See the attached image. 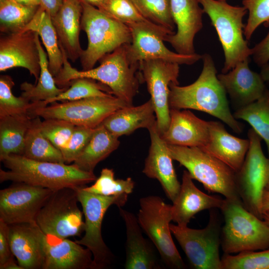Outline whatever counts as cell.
<instances>
[{
    "label": "cell",
    "instance_id": "obj_7",
    "mask_svg": "<svg viewBox=\"0 0 269 269\" xmlns=\"http://www.w3.org/2000/svg\"><path fill=\"white\" fill-rule=\"evenodd\" d=\"M168 145L173 159L185 167L192 179L209 192L241 201L236 186V172L228 165L199 147Z\"/></svg>",
    "mask_w": 269,
    "mask_h": 269
},
{
    "label": "cell",
    "instance_id": "obj_25",
    "mask_svg": "<svg viewBox=\"0 0 269 269\" xmlns=\"http://www.w3.org/2000/svg\"><path fill=\"white\" fill-rule=\"evenodd\" d=\"M82 9L80 0H64L57 13L51 16L59 46L73 62L80 58L83 50L79 41Z\"/></svg>",
    "mask_w": 269,
    "mask_h": 269
},
{
    "label": "cell",
    "instance_id": "obj_55",
    "mask_svg": "<svg viewBox=\"0 0 269 269\" xmlns=\"http://www.w3.org/2000/svg\"><path fill=\"white\" fill-rule=\"evenodd\" d=\"M265 190H267V191H269V180H268V182L267 183V184L266 185Z\"/></svg>",
    "mask_w": 269,
    "mask_h": 269
},
{
    "label": "cell",
    "instance_id": "obj_18",
    "mask_svg": "<svg viewBox=\"0 0 269 269\" xmlns=\"http://www.w3.org/2000/svg\"><path fill=\"white\" fill-rule=\"evenodd\" d=\"M198 0H170L171 12L176 26L175 32L164 41L169 43L176 52L195 54L194 38L203 27L204 11Z\"/></svg>",
    "mask_w": 269,
    "mask_h": 269
},
{
    "label": "cell",
    "instance_id": "obj_32",
    "mask_svg": "<svg viewBox=\"0 0 269 269\" xmlns=\"http://www.w3.org/2000/svg\"><path fill=\"white\" fill-rule=\"evenodd\" d=\"M29 115L0 117V160L15 154L22 155L25 138L32 119Z\"/></svg>",
    "mask_w": 269,
    "mask_h": 269
},
{
    "label": "cell",
    "instance_id": "obj_5",
    "mask_svg": "<svg viewBox=\"0 0 269 269\" xmlns=\"http://www.w3.org/2000/svg\"><path fill=\"white\" fill-rule=\"evenodd\" d=\"M220 210L224 220L221 235L224 254L269 249V227L263 219L248 211L241 201L225 199Z\"/></svg>",
    "mask_w": 269,
    "mask_h": 269
},
{
    "label": "cell",
    "instance_id": "obj_50",
    "mask_svg": "<svg viewBox=\"0 0 269 269\" xmlns=\"http://www.w3.org/2000/svg\"><path fill=\"white\" fill-rule=\"evenodd\" d=\"M269 210V191L265 190L262 201V212Z\"/></svg>",
    "mask_w": 269,
    "mask_h": 269
},
{
    "label": "cell",
    "instance_id": "obj_28",
    "mask_svg": "<svg viewBox=\"0 0 269 269\" xmlns=\"http://www.w3.org/2000/svg\"><path fill=\"white\" fill-rule=\"evenodd\" d=\"M156 123L155 110L149 99L139 106H129L116 110L105 119L101 125L119 137L130 134L139 128L148 130Z\"/></svg>",
    "mask_w": 269,
    "mask_h": 269
},
{
    "label": "cell",
    "instance_id": "obj_30",
    "mask_svg": "<svg viewBox=\"0 0 269 269\" xmlns=\"http://www.w3.org/2000/svg\"><path fill=\"white\" fill-rule=\"evenodd\" d=\"M25 30L35 31L41 37L46 50L49 70L54 77L56 76L63 67V59L51 16L40 6L23 30Z\"/></svg>",
    "mask_w": 269,
    "mask_h": 269
},
{
    "label": "cell",
    "instance_id": "obj_8",
    "mask_svg": "<svg viewBox=\"0 0 269 269\" xmlns=\"http://www.w3.org/2000/svg\"><path fill=\"white\" fill-rule=\"evenodd\" d=\"M83 187L76 188V190L85 217V234L75 242L92 253L93 269H106L113 262L114 256L102 237L103 218L111 205H116L118 208L124 206L128 201V195L105 196L87 192Z\"/></svg>",
    "mask_w": 269,
    "mask_h": 269
},
{
    "label": "cell",
    "instance_id": "obj_6",
    "mask_svg": "<svg viewBox=\"0 0 269 269\" xmlns=\"http://www.w3.org/2000/svg\"><path fill=\"white\" fill-rule=\"evenodd\" d=\"M198 1L215 28L223 50L225 61L222 73H227L239 62L249 59L252 48L243 36L245 25L243 20L248 12L246 8L220 0Z\"/></svg>",
    "mask_w": 269,
    "mask_h": 269
},
{
    "label": "cell",
    "instance_id": "obj_38",
    "mask_svg": "<svg viewBox=\"0 0 269 269\" xmlns=\"http://www.w3.org/2000/svg\"><path fill=\"white\" fill-rule=\"evenodd\" d=\"M14 86L12 78L8 75L0 76V117L5 116L29 115L34 105L27 99L15 96L11 89Z\"/></svg>",
    "mask_w": 269,
    "mask_h": 269
},
{
    "label": "cell",
    "instance_id": "obj_22",
    "mask_svg": "<svg viewBox=\"0 0 269 269\" xmlns=\"http://www.w3.org/2000/svg\"><path fill=\"white\" fill-rule=\"evenodd\" d=\"M225 202L221 197L209 195L199 189L187 170H184L179 192L171 205L172 220L177 225L187 226L198 212L220 209Z\"/></svg>",
    "mask_w": 269,
    "mask_h": 269
},
{
    "label": "cell",
    "instance_id": "obj_43",
    "mask_svg": "<svg viewBox=\"0 0 269 269\" xmlns=\"http://www.w3.org/2000/svg\"><path fill=\"white\" fill-rule=\"evenodd\" d=\"M75 126L68 121L58 119H45L39 125L43 135L59 150L70 138Z\"/></svg>",
    "mask_w": 269,
    "mask_h": 269
},
{
    "label": "cell",
    "instance_id": "obj_2",
    "mask_svg": "<svg viewBox=\"0 0 269 269\" xmlns=\"http://www.w3.org/2000/svg\"><path fill=\"white\" fill-rule=\"evenodd\" d=\"M127 44L122 45L104 56L97 67L88 70L79 71L73 68L68 61L63 48V65L55 77L57 86L60 88L69 87V82L79 78H88L96 80L108 86L113 95L129 105L137 94L143 80L139 64L132 63L127 54Z\"/></svg>",
    "mask_w": 269,
    "mask_h": 269
},
{
    "label": "cell",
    "instance_id": "obj_36",
    "mask_svg": "<svg viewBox=\"0 0 269 269\" xmlns=\"http://www.w3.org/2000/svg\"><path fill=\"white\" fill-rule=\"evenodd\" d=\"M39 6L23 4L14 0H6L0 3V32L7 34L23 30Z\"/></svg>",
    "mask_w": 269,
    "mask_h": 269
},
{
    "label": "cell",
    "instance_id": "obj_3",
    "mask_svg": "<svg viewBox=\"0 0 269 269\" xmlns=\"http://www.w3.org/2000/svg\"><path fill=\"white\" fill-rule=\"evenodd\" d=\"M8 169H0V182H23L55 191L64 188L76 189L95 181L94 172L81 170L75 165L39 161L11 154L0 160Z\"/></svg>",
    "mask_w": 269,
    "mask_h": 269
},
{
    "label": "cell",
    "instance_id": "obj_13",
    "mask_svg": "<svg viewBox=\"0 0 269 269\" xmlns=\"http://www.w3.org/2000/svg\"><path fill=\"white\" fill-rule=\"evenodd\" d=\"M76 189L53 191L38 213L36 223L45 234L60 238L80 236L85 230Z\"/></svg>",
    "mask_w": 269,
    "mask_h": 269
},
{
    "label": "cell",
    "instance_id": "obj_10",
    "mask_svg": "<svg viewBox=\"0 0 269 269\" xmlns=\"http://www.w3.org/2000/svg\"><path fill=\"white\" fill-rule=\"evenodd\" d=\"M137 219L142 230L154 245L165 266L173 269L186 268L171 236V205L165 203L163 199L156 195L142 197L139 199Z\"/></svg>",
    "mask_w": 269,
    "mask_h": 269
},
{
    "label": "cell",
    "instance_id": "obj_39",
    "mask_svg": "<svg viewBox=\"0 0 269 269\" xmlns=\"http://www.w3.org/2000/svg\"><path fill=\"white\" fill-rule=\"evenodd\" d=\"M66 90L49 101L50 104L57 101H74L86 98L113 95L106 85L88 78H79L71 81Z\"/></svg>",
    "mask_w": 269,
    "mask_h": 269
},
{
    "label": "cell",
    "instance_id": "obj_26",
    "mask_svg": "<svg viewBox=\"0 0 269 269\" xmlns=\"http://www.w3.org/2000/svg\"><path fill=\"white\" fill-rule=\"evenodd\" d=\"M209 131L208 140L201 149L238 172L248 150L249 139L231 134L224 126L218 121H209Z\"/></svg>",
    "mask_w": 269,
    "mask_h": 269
},
{
    "label": "cell",
    "instance_id": "obj_37",
    "mask_svg": "<svg viewBox=\"0 0 269 269\" xmlns=\"http://www.w3.org/2000/svg\"><path fill=\"white\" fill-rule=\"evenodd\" d=\"M140 13L153 24L173 34L175 24L171 12L170 0H131Z\"/></svg>",
    "mask_w": 269,
    "mask_h": 269
},
{
    "label": "cell",
    "instance_id": "obj_21",
    "mask_svg": "<svg viewBox=\"0 0 269 269\" xmlns=\"http://www.w3.org/2000/svg\"><path fill=\"white\" fill-rule=\"evenodd\" d=\"M10 248L23 269H43L44 233L34 223L8 225Z\"/></svg>",
    "mask_w": 269,
    "mask_h": 269
},
{
    "label": "cell",
    "instance_id": "obj_16",
    "mask_svg": "<svg viewBox=\"0 0 269 269\" xmlns=\"http://www.w3.org/2000/svg\"><path fill=\"white\" fill-rule=\"evenodd\" d=\"M39 35L31 30L4 34L0 38V71L15 67L27 69L38 81L40 72L37 40Z\"/></svg>",
    "mask_w": 269,
    "mask_h": 269
},
{
    "label": "cell",
    "instance_id": "obj_51",
    "mask_svg": "<svg viewBox=\"0 0 269 269\" xmlns=\"http://www.w3.org/2000/svg\"><path fill=\"white\" fill-rule=\"evenodd\" d=\"M81 2L87 3L100 9L106 0H80Z\"/></svg>",
    "mask_w": 269,
    "mask_h": 269
},
{
    "label": "cell",
    "instance_id": "obj_24",
    "mask_svg": "<svg viewBox=\"0 0 269 269\" xmlns=\"http://www.w3.org/2000/svg\"><path fill=\"white\" fill-rule=\"evenodd\" d=\"M209 135V121L198 118L187 109H170L168 128L161 136L168 144L201 149Z\"/></svg>",
    "mask_w": 269,
    "mask_h": 269
},
{
    "label": "cell",
    "instance_id": "obj_56",
    "mask_svg": "<svg viewBox=\"0 0 269 269\" xmlns=\"http://www.w3.org/2000/svg\"><path fill=\"white\" fill-rule=\"evenodd\" d=\"M220 0L226 1L227 0Z\"/></svg>",
    "mask_w": 269,
    "mask_h": 269
},
{
    "label": "cell",
    "instance_id": "obj_52",
    "mask_svg": "<svg viewBox=\"0 0 269 269\" xmlns=\"http://www.w3.org/2000/svg\"><path fill=\"white\" fill-rule=\"evenodd\" d=\"M25 5L39 6L41 5L40 0H26Z\"/></svg>",
    "mask_w": 269,
    "mask_h": 269
},
{
    "label": "cell",
    "instance_id": "obj_46",
    "mask_svg": "<svg viewBox=\"0 0 269 269\" xmlns=\"http://www.w3.org/2000/svg\"><path fill=\"white\" fill-rule=\"evenodd\" d=\"M254 62L261 67L269 62V31L260 42L252 48Z\"/></svg>",
    "mask_w": 269,
    "mask_h": 269
},
{
    "label": "cell",
    "instance_id": "obj_9",
    "mask_svg": "<svg viewBox=\"0 0 269 269\" xmlns=\"http://www.w3.org/2000/svg\"><path fill=\"white\" fill-rule=\"evenodd\" d=\"M62 102H55L49 106L43 102H35L31 114L44 120L61 119L75 126L95 129L112 113L130 106L113 95Z\"/></svg>",
    "mask_w": 269,
    "mask_h": 269
},
{
    "label": "cell",
    "instance_id": "obj_15",
    "mask_svg": "<svg viewBox=\"0 0 269 269\" xmlns=\"http://www.w3.org/2000/svg\"><path fill=\"white\" fill-rule=\"evenodd\" d=\"M0 191V220L8 225L36 223L37 216L53 191L23 182Z\"/></svg>",
    "mask_w": 269,
    "mask_h": 269
},
{
    "label": "cell",
    "instance_id": "obj_14",
    "mask_svg": "<svg viewBox=\"0 0 269 269\" xmlns=\"http://www.w3.org/2000/svg\"><path fill=\"white\" fill-rule=\"evenodd\" d=\"M139 68L155 110L158 131L162 134L170 122L169 94L171 84L179 85V64L160 60L142 61Z\"/></svg>",
    "mask_w": 269,
    "mask_h": 269
},
{
    "label": "cell",
    "instance_id": "obj_31",
    "mask_svg": "<svg viewBox=\"0 0 269 269\" xmlns=\"http://www.w3.org/2000/svg\"><path fill=\"white\" fill-rule=\"evenodd\" d=\"M40 56V72L38 81L35 84L24 82L20 85L22 91L21 96L31 103L43 102L47 105L49 101L58 96L69 87L60 88L55 83L54 76L49 69L47 53L39 40H37Z\"/></svg>",
    "mask_w": 269,
    "mask_h": 269
},
{
    "label": "cell",
    "instance_id": "obj_29",
    "mask_svg": "<svg viewBox=\"0 0 269 269\" xmlns=\"http://www.w3.org/2000/svg\"><path fill=\"white\" fill-rule=\"evenodd\" d=\"M119 144V137L101 124L95 129L88 143L73 164L82 170L93 172L98 163L115 150Z\"/></svg>",
    "mask_w": 269,
    "mask_h": 269
},
{
    "label": "cell",
    "instance_id": "obj_45",
    "mask_svg": "<svg viewBox=\"0 0 269 269\" xmlns=\"http://www.w3.org/2000/svg\"><path fill=\"white\" fill-rule=\"evenodd\" d=\"M14 259L9 239L8 225L0 220V267Z\"/></svg>",
    "mask_w": 269,
    "mask_h": 269
},
{
    "label": "cell",
    "instance_id": "obj_53",
    "mask_svg": "<svg viewBox=\"0 0 269 269\" xmlns=\"http://www.w3.org/2000/svg\"><path fill=\"white\" fill-rule=\"evenodd\" d=\"M263 219L269 227V210L263 212Z\"/></svg>",
    "mask_w": 269,
    "mask_h": 269
},
{
    "label": "cell",
    "instance_id": "obj_40",
    "mask_svg": "<svg viewBox=\"0 0 269 269\" xmlns=\"http://www.w3.org/2000/svg\"><path fill=\"white\" fill-rule=\"evenodd\" d=\"M135 183L131 177L125 179H115L112 169L103 168L100 176L90 186L83 187L85 191L105 196L129 194L133 192Z\"/></svg>",
    "mask_w": 269,
    "mask_h": 269
},
{
    "label": "cell",
    "instance_id": "obj_44",
    "mask_svg": "<svg viewBox=\"0 0 269 269\" xmlns=\"http://www.w3.org/2000/svg\"><path fill=\"white\" fill-rule=\"evenodd\" d=\"M95 129L75 126L66 143L60 149L66 164L74 162L92 136Z\"/></svg>",
    "mask_w": 269,
    "mask_h": 269
},
{
    "label": "cell",
    "instance_id": "obj_41",
    "mask_svg": "<svg viewBox=\"0 0 269 269\" xmlns=\"http://www.w3.org/2000/svg\"><path fill=\"white\" fill-rule=\"evenodd\" d=\"M222 269H269V249L246 251L237 255L224 254Z\"/></svg>",
    "mask_w": 269,
    "mask_h": 269
},
{
    "label": "cell",
    "instance_id": "obj_17",
    "mask_svg": "<svg viewBox=\"0 0 269 269\" xmlns=\"http://www.w3.org/2000/svg\"><path fill=\"white\" fill-rule=\"evenodd\" d=\"M128 26L131 31L132 41L127 44V54L133 63L160 60L179 65H192L202 59V55L197 53L184 55L170 50L164 45L163 37L146 27L139 24Z\"/></svg>",
    "mask_w": 269,
    "mask_h": 269
},
{
    "label": "cell",
    "instance_id": "obj_11",
    "mask_svg": "<svg viewBox=\"0 0 269 269\" xmlns=\"http://www.w3.org/2000/svg\"><path fill=\"white\" fill-rule=\"evenodd\" d=\"M248 137L249 147L241 168L236 172V186L243 206L263 219L262 201L269 178V158L262 150V139L252 128Z\"/></svg>",
    "mask_w": 269,
    "mask_h": 269
},
{
    "label": "cell",
    "instance_id": "obj_27",
    "mask_svg": "<svg viewBox=\"0 0 269 269\" xmlns=\"http://www.w3.org/2000/svg\"><path fill=\"white\" fill-rule=\"evenodd\" d=\"M126 230V269H160L153 247L143 236L137 216L132 212L118 208Z\"/></svg>",
    "mask_w": 269,
    "mask_h": 269
},
{
    "label": "cell",
    "instance_id": "obj_12",
    "mask_svg": "<svg viewBox=\"0 0 269 269\" xmlns=\"http://www.w3.org/2000/svg\"><path fill=\"white\" fill-rule=\"evenodd\" d=\"M210 212L207 226L201 229L170 224L172 234L195 269H222L220 257L221 222L216 212Z\"/></svg>",
    "mask_w": 269,
    "mask_h": 269
},
{
    "label": "cell",
    "instance_id": "obj_42",
    "mask_svg": "<svg viewBox=\"0 0 269 269\" xmlns=\"http://www.w3.org/2000/svg\"><path fill=\"white\" fill-rule=\"evenodd\" d=\"M242 4L249 13L244 31L245 39L249 40L262 24L269 26V0H242Z\"/></svg>",
    "mask_w": 269,
    "mask_h": 269
},
{
    "label": "cell",
    "instance_id": "obj_33",
    "mask_svg": "<svg viewBox=\"0 0 269 269\" xmlns=\"http://www.w3.org/2000/svg\"><path fill=\"white\" fill-rule=\"evenodd\" d=\"M40 118L35 116L31 120L26 134L22 155L36 161L65 163L61 151L41 132Z\"/></svg>",
    "mask_w": 269,
    "mask_h": 269
},
{
    "label": "cell",
    "instance_id": "obj_49",
    "mask_svg": "<svg viewBox=\"0 0 269 269\" xmlns=\"http://www.w3.org/2000/svg\"><path fill=\"white\" fill-rule=\"evenodd\" d=\"M0 269H23L18 264H16L14 261V259H13L4 265L0 267Z\"/></svg>",
    "mask_w": 269,
    "mask_h": 269
},
{
    "label": "cell",
    "instance_id": "obj_4",
    "mask_svg": "<svg viewBox=\"0 0 269 269\" xmlns=\"http://www.w3.org/2000/svg\"><path fill=\"white\" fill-rule=\"evenodd\" d=\"M81 3V28L86 33L88 42L80 59L83 70H88L106 54L122 45L130 44L132 36L126 24L95 6Z\"/></svg>",
    "mask_w": 269,
    "mask_h": 269
},
{
    "label": "cell",
    "instance_id": "obj_19",
    "mask_svg": "<svg viewBox=\"0 0 269 269\" xmlns=\"http://www.w3.org/2000/svg\"><path fill=\"white\" fill-rule=\"evenodd\" d=\"M150 145L142 172L148 177L158 180L163 191L172 202L180 188L172 163L168 145L159 134L156 123L148 129Z\"/></svg>",
    "mask_w": 269,
    "mask_h": 269
},
{
    "label": "cell",
    "instance_id": "obj_34",
    "mask_svg": "<svg viewBox=\"0 0 269 269\" xmlns=\"http://www.w3.org/2000/svg\"><path fill=\"white\" fill-rule=\"evenodd\" d=\"M233 116L237 120L248 122L264 140L269 156V89L267 88L262 96L253 103L236 110Z\"/></svg>",
    "mask_w": 269,
    "mask_h": 269
},
{
    "label": "cell",
    "instance_id": "obj_1",
    "mask_svg": "<svg viewBox=\"0 0 269 269\" xmlns=\"http://www.w3.org/2000/svg\"><path fill=\"white\" fill-rule=\"evenodd\" d=\"M201 59L203 68L195 82L185 86L170 85V109H193L206 113L220 119L236 133H241L243 125L231 112L227 94L217 77L212 56L205 53Z\"/></svg>",
    "mask_w": 269,
    "mask_h": 269
},
{
    "label": "cell",
    "instance_id": "obj_35",
    "mask_svg": "<svg viewBox=\"0 0 269 269\" xmlns=\"http://www.w3.org/2000/svg\"><path fill=\"white\" fill-rule=\"evenodd\" d=\"M107 15L129 26L139 24L146 27L164 38L172 35L169 31L144 18L131 0H106L99 9Z\"/></svg>",
    "mask_w": 269,
    "mask_h": 269
},
{
    "label": "cell",
    "instance_id": "obj_54",
    "mask_svg": "<svg viewBox=\"0 0 269 269\" xmlns=\"http://www.w3.org/2000/svg\"><path fill=\"white\" fill-rule=\"evenodd\" d=\"M14 0L17 1L18 3H20L23 4H25L26 0Z\"/></svg>",
    "mask_w": 269,
    "mask_h": 269
},
{
    "label": "cell",
    "instance_id": "obj_48",
    "mask_svg": "<svg viewBox=\"0 0 269 269\" xmlns=\"http://www.w3.org/2000/svg\"><path fill=\"white\" fill-rule=\"evenodd\" d=\"M260 75L266 83L269 84V62L261 67Z\"/></svg>",
    "mask_w": 269,
    "mask_h": 269
},
{
    "label": "cell",
    "instance_id": "obj_23",
    "mask_svg": "<svg viewBox=\"0 0 269 269\" xmlns=\"http://www.w3.org/2000/svg\"><path fill=\"white\" fill-rule=\"evenodd\" d=\"M43 269H93L92 254L75 241L44 233Z\"/></svg>",
    "mask_w": 269,
    "mask_h": 269
},
{
    "label": "cell",
    "instance_id": "obj_20",
    "mask_svg": "<svg viewBox=\"0 0 269 269\" xmlns=\"http://www.w3.org/2000/svg\"><path fill=\"white\" fill-rule=\"evenodd\" d=\"M249 60L239 62L227 73L217 74L236 110L258 100L267 88L260 74L249 68Z\"/></svg>",
    "mask_w": 269,
    "mask_h": 269
},
{
    "label": "cell",
    "instance_id": "obj_47",
    "mask_svg": "<svg viewBox=\"0 0 269 269\" xmlns=\"http://www.w3.org/2000/svg\"><path fill=\"white\" fill-rule=\"evenodd\" d=\"M64 0H40L41 5L51 16H54L61 7Z\"/></svg>",
    "mask_w": 269,
    "mask_h": 269
}]
</instances>
